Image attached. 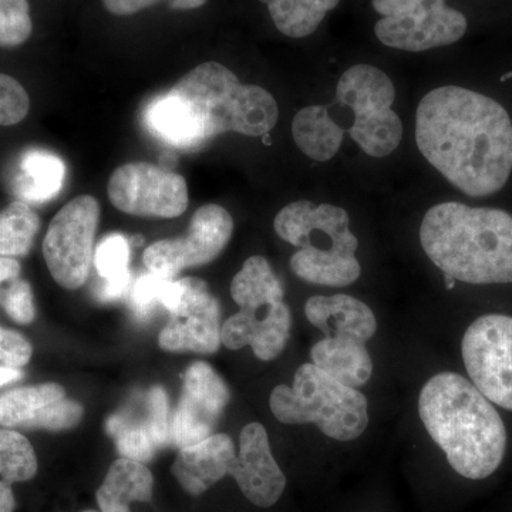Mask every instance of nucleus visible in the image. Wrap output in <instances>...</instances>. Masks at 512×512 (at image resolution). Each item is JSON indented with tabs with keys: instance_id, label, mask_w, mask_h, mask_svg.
<instances>
[{
	"instance_id": "obj_1",
	"label": "nucleus",
	"mask_w": 512,
	"mask_h": 512,
	"mask_svg": "<svg viewBox=\"0 0 512 512\" xmlns=\"http://www.w3.org/2000/svg\"><path fill=\"white\" fill-rule=\"evenodd\" d=\"M420 153L470 197H488L512 171V121L498 101L446 86L431 90L416 114Z\"/></svg>"
},
{
	"instance_id": "obj_2",
	"label": "nucleus",
	"mask_w": 512,
	"mask_h": 512,
	"mask_svg": "<svg viewBox=\"0 0 512 512\" xmlns=\"http://www.w3.org/2000/svg\"><path fill=\"white\" fill-rule=\"evenodd\" d=\"M278 117L271 93L242 84L228 67L215 62L192 69L144 110L148 131L178 150H194L225 133L262 137Z\"/></svg>"
},
{
	"instance_id": "obj_3",
	"label": "nucleus",
	"mask_w": 512,
	"mask_h": 512,
	"mask_svg": "<svg viewBox=\"0 0 512 512\" xmlns=\"http://www.w3.org/2000/svg\"><path fill=\"white\" fill-rule=\"evenodd\" d=\"M420 419L461 477L484 480L497 471L507 448L504 421L466 377L440 373L421 389Z\"/></svg>"
},
{
	"instance_id": "obj_4",
	"label": "nucleus",
	"mask_w": 512,
	"mask_h": 512,
	"mask_svg": "<svg viewBox=\"0 0 512 512\" xmlns=\"http://www.w3.org/2000/svg\"><path fill=\"white\" fill-rule=\"evenodd\" d=\"M426 255L444 276L471 285L512 284V215L461 202L434 205L420 225Z\"/></svg>"
},
{
	"instance_id": "obj_5",
	"label": "nucleus",
	"mask_w": 512,
	"mask_h": 512,
	"mask_svg": "<svg viewBox=\"0 0 512 512\" xmlns=\"http://www.w3.org/2000/svg\"><path fill=\"white\" fill-rule=\"evenodd\" d=\"M349 225L343 208L311 201L291 202L274 221L279 238L299 248L291 258L293 274L309 284L335 288L353 284L362 274L356 258L359 241Z\"/></svg>"
},
{
	"instance_id": "obj_6",
	"label": "nucleus",
	"mask_w": 512,
	"mask_h": 512,
	"mask_svg": "<svg viewBox=\"0 0 512 512\" xmlns=\"http://www.w3.org/2000/svg\"><path fill=\"white\" fill-rule=\"evenodd\" d=\"M272 413L285 424H315L338 441L359 439L369 424L367 399L313 365L296 370L292 386L275 387L269 399Z\"/></svg>"
},
{
	"instance_id": "obj_7",
	"label": "nucleus",
	"mask_w": 512,
	"mask_h": 512,
	"mask_svg": "<svg viewBox=\"0 0 512 512\" xmlns=\"http://www.w3.org/2000/svg\"><path fill=\"white\" fill-rule=\"evenodd\" d=\"M394 99L390 77L370 64H356L339 79L336 101L355 114L349 134L367 156H390L402 143L403 123L392 110Z\"/></svg>"
},
{
	"instance_id": "obj_8",
	"label": "nucleus",
	"mask_w": 512,
	"mask_h": 512,
	"mask_svg": "<svg viewBox=\"0 0 512 512\" xmlns=\"http://www.w3.org/2000/svg\"><path fill=\"white\" fill-rule=\"evenodd\" d=\"M383 16L375 33L383 45L406 52H426L453 45L464 36L467 19L446 0H372Z\"/></svg>"
},
{
	"instance_id": "obj_9",
	"label": "nucleus",
	"mask_w": 512,
	"mask_h": 512,
	"mask_svg": "<svg viewBox=\"0 0 512 512\" xmlns=\"http://www.w3.org/2000/svg\"><path fill=\"white\" fill-rule=\"evenodd\" d=\"M99 221V201L92 195H80L50 222L43 255L53 279L64 289L82 288L89 279Z\"/></svg>"
},
{
	"instance_id": "obj_10",
	"label": "nucleus",
	"mask_w": 512,
	"mask_h": 512,
	"mask_svg": "<svg viewBox=\"0 0 512 512\" xmlns=\"http://www.w3.org/2000/svg\"><path fill=\"white\" fill-rule=\"evenodd\" d=\"M164 308L170 312V320L158 336L161 349L201 355H211L220 349V302L202 279L173 281Z\"/></svg>"
},
{
	"instance_id": "obj_11",
	"label": "nucleus",
	"mask_w": 512,
	"mask_h": 512,
	"mask_svg": "<svg viewBox=\"0 0 512 512\" xmlns=\"http://www.w3.org/2000/svg\"><path fill=\"white\" fill-rule=\"evenodd\" d=\"M464 365L471 383L491 403L512 412V318L485 315L474 320L463 345Z\"/></svg>"
},
{
	"instance_id": "obj_12",
	"label": "nucleus",
	"mask_w": 512,
	"mask_h": 512,
	"mask_svg": "<svg viewBox=\"0 0 512 512\" xmlns=\"http://www.w3.org/2000/svg\"><path fill=\"white\" fill-rule=\"evenodd\" d=\"M111 204L136 217L177 218L190 202L184 177L150 163H128L111 174Z\"/></svg>"
},
{
	"instance_id": "obj_13",
	"label": "nucleus",
	"mask_w": 512,
	"mask_h": 512,
	"mask_svg": "<svg viewBox=\"0 0 512 512\" xmlns=\"http://www.w3.org/2000/svg\"><path fill=\"white\" fill-rule=\"evenodd\" d=\"M234 232V220L224 207L208 204L192 217L183 238L154 242L144 252V264L153 274L174 278L187 268L207 265L227 247Z\"/></svg>"
},
{
	"instance_id": "obj_14",
	"label": "nucleus",
	"mask_w": 512,
	"mask_h": 512,
	"mask_svg": "<svg viewBox=\"0 0 512 512\" xmlns=\"http://www.w3.org/2000/svg\"><path fill=\"white\" fill-rule=\"evenodd\" d=\"M228 402L227 384L208 363L188 367L180 403L171 420V444L184 448L208 439Z\"/></svg>"
},
{
	"instance_id": "obj_15",
	"label": "nucleus",
	"mask_w": 512,
	"mask_h": 512,
	"mask_svg": "<svg viewBox=\"0 0 512 512\" xmlns=\"http://www.w3.org/2000/svg\"><path fill=\"white\" fill-rule=\"evenodd\" d=\"M82 417V404L67 399L60 384H36L0 394V426L5 429L66 430Z\"/></svg>"
},
{
	"instance_id": "obj_16",
	"label": "nucleus",
	"mask_w": 512,
	"mask_h": 512,
	"mask_svg": "<svg viewBox=\"0 0 512 512\" xmlns=\"http://www.w3.org/2000/svg\"><path fill=\"white\" fill-rule=\"evenodd\" d=\"M229 476L256 507H272L284 494L286 477L272 456L268 433L261 423H249L242 429L239 453Z\"/></svg>"
},
{
	"instance_id": "obj_17",
	"label": "nucleus",
	"mask_w": 512,
	"mask_h": 512,
	"mask_svg": "<svg viewBox=\"0 0 512 512\" xmlns=\"http://www.w3.org/2000/svg\"><path fill=\"white\" fill-rule=\"evenodd\" d=\"M292 329V313L284 301L241 308L222 323L221 342L231 350L251 346L258 359L274 360L284 352Z\"/></svg>"
},
{
	"instance_id": "obj_18",
	"label": "nucleus",
	"mask_w": 512,
	"mask_h": 512,
	"mask_svg": "<svg viewBox=\"0 0 512 512\" xmlns=\"http://www.w3.org/2000/svg\"><path fill=\"white\" fill-rule=\"evenodd\" d=\"M235 458L237 450L231 437L212 434L201 443L180 448L171 471L188 494L201 495L231 474Z\"/></svg>"
},
{
	"instance_id": "obj_19",
	"label": "nucleus",
	"mask_w": 512,
	"mask_h": 512,
	"mask_svg": "<svg viewBox=\"0 0 512 512\" xmlns=\"http://www.w3.org/2000/svg\"><path fill=\"white\" fill-rule=\"evenodd\" d=\"M305 315L325 336H345L366 343L377 330L372 309L350 295L312 296L306 302Z\"/></svg>"
},
{
	"instance_id": "obj_20",
	"label": "nucleus",
	"mask_w": 512,
	"mask_h": 512,
	"mask_svg": "<svg viewBox=\"0 0 512 512\" xmlns=\"http://www.w3.org/2000/svg\"><path fill=\"white\" fill-rule=\"evenodd\" d=\"M313 365L346 386H365L373 373V362L365 343L345 336H325L311 350Z\"/></svg>"
},
{
	"instance_id": "obj_21",
	"label": "nucleus",
	"mask_w": 512,
	"mask_h": 512,
	"mask_svg": "<svg viewBox=\"0 0 512 512\" xmlns=\"http://www.w3.org/2000/svg\"><path fill=\"white\" fill-rule=\"evenodd\" d=\"M66 180V164L59 156L40 148L23 153L13 177V191L25 204H43L56 198Z\"/></svg>"
},
{
	"instance_id": "obj_22",
	"label": "nucleus",
	"mask_w": 512,
	"mask_h": 512,
	"mask_svg": "<svg viewBox=\"0 0 512 512\" xmlns=\"http://www.w3.org/2000/svg\"><path fill=\"white\" fill-rule=\"evenodd\" d=\"M153 487V474L146 464L121 457L111 464L97 490V504L101 512H130L131 503H150Z\"/></svg>"
},
{
	"instance_id": "obj_23",
	"label": "nucleus",
	"mask_w": 512,
	"mask_h": 512,
	"mask_svg": "<svg viewBox=\"0 0 512 512\" xmlns=\"http://www.w3.org/2000/svg\"><path fill=\"white\" fill-rule=\"evenodd\" d=\"M343 128L330 117L326 106L299 110L292 121L296 146L313 161L325 163L338 154L343 143Z\"/></svg>"
},
{
	"instance_id": "obj_24",
	"label": "nucleus",
	"mask_w": 512,
	"mask_h": 512,
	"mask_svg": "<svg viewBox=\"0 0 512 512\" xmlns=\"http://www.w3.org/2000/svg\"><path fill=\"white\" fill-rule=\"evenodd\" d=\"M37 473V457L32 444L18 431L0 430V512L16 508L13 484L32 480Z\"/></svg>"
},
{
	"instance_id": "obj_25",
	"label": "nucleus",
	"mask_w": 512,
	"mask_h": 512,
	"mask_svg": "<svg viewBox=\"0 0 512 512\" xmlns=\"http://www.w3.org/2000/svg\"><path fill=\"white\" fill-rule=\"evenodd\" d=\"M231 296L239 308H254L284 301L285 291L264 256H251L232 279Z\"/></svg>"
},
{
	"instance_id": "obj_26",
	"label": "nucleus",
	"mask_w": 512,
	"mask_h": 512,
	"mask_svg": "<svg viewBox=\"0 0 512 512\" xmlns=\"http://www.w3.org/2000/svg\"><path fill=\"white\" fill-rule=\"evenodd\" d=\"M94 264L103 279L99 296L101 301H117L126 295L131 284L130 245L127 238L120 234H110L97 245Z\"/></svg>"
},
{
	"instance_id": "obj_27",
	"label": "nucleus",
	"mask_w": 512,
	"mask_h": 512,
	"mask_svg": "<svg viewBox=\"0 0 512 512\" xmlns=\"http://www.w3.org/2000/svg\"><path fill=\"white\" fill-rule=\"evenodd\" d=\"M276 28L293 39L311 36L340 0H264Z\"/></svg>"
},
{
	"instance_id": "obj_28",
	"label": "nucleus",
	"mask_w": 512,
	"mask_h": 512,
	"mask_svg": "<svg viewBox=\"0 0 512 512\" xmlns=\"http://www.w3.org/2000/svg\"><path fill=\"white\" fill-rule=\"evenodd\" d=\"M39 228V217L28 204L12 202L0 212V256L28 255Z\"/></svg>"
},
{
	"instance_id": "obj_29",
	"label": "nucleus",
	"mask_w": 512,
	"mask_h": 512,
	"mask_svg": "<svg viewBox=\"0 0 512 512\" xmlns=\"http://www.w3.org/2000/svg\"><path fill=\"white\" fill-rule=\"evenodd\" d=\"M106 427L110 436L116 440L117 451L123 458L146 464L160 450L146 417L144 420H134L124 414H116L107 420Z\"/></svg>"
},
{
	"instance_id": "obj_30",
	"label": "nucleus",
	"mask_w": 512,
	"mask_h": 512,
	"mask_svg": "<svg viewBox=\"0 0 512 512\" xmlns=\"http://www.w3.org/2000/svg\"><path fill=\"white\" fill-rule=\"evenodd\" d=\"M29 0H0V47H18L32 35Z\"/></svg>"
},
{
	"instance_id": "obj_31",
	"label": "nucleus",
	"mask_w": 512,
	"mask_h": 512,
	"mask_svg": "<svg viewBox=\"0 0 512 512\" xmlns=\"http://www.w3.org/2000/svg\"><path fill=\"white\" fill-rule=\"evenodd\" d=\"M173 281V278H165L150 271L138 276L130 295V306L134 315L146 319L157 311L158 306L164 308L165 296L168 295Z\"/></svg>"
},
{
	"instance_id": "obj_32",
	"label": "nucleus",
	"mask_w": 512,
	"mask_h": 512,
	"mask_svg": "<svg viewBox=\"0 0 512 512\" xmlns=\"http://www.w3.org/2000/svg\"><path fill=\"white\" fill-rule=\"evenodd\" d=\"M30 100L25 87L0 73V126H13L28 116Z\"/></svg>"
},
{
	"instance_id": "obj_33",
	"label": "nucleus",
	"mask_w": 512,
	"mask_h": 512,
	"mask_svg": "<svg viewBox=\"0 0 512 512\" xmlns=\"http://www.w3.org/2000/svg\"><path fill=\"white\" fill-rule=\"evenodd\" d=\"M146 420L158 448L171 444V421L167 393L161 387H153L147 394Z\"/></svg>"
},
{
	"instance_id": "obj_34",
	"label": "nucleus",
	"mask_w": 512,
	"mask_h": 512,
	"mask_svg": "<svg viewBox=\"0 0 512 512\" xmlns=\"http://www.w3.org/2000/svg\"><path fill=\"white\" fill-rule=\"evenodd\" d=\"M3 308L15 322L28 325L36 316L33 292L29 282L16 279L2 296Z\"/></svg>"
},
{
	"instance_id": "obj_35",
	"label": "nucleus",
	"mask_w": 512,
	"mask_h": 512,
	"mask_svg": "<svg viewBox=\"0 0 512 512\" xmlns=\"http://www.w3.org/2000/svg\"><path fill=\"white\" fill-rule=\"evenodd\" d=\"M32 352V345L25 336L0 326V362L3 365L13 367L28 365Z\"/></svg>"
},
{
	"instance_id": "obj_36",
	"label": "nucleus",
	"mask_w": 512,
	"mask_h": 512,
	"mask_svg": "<svg viewBox=\"0 0 512 512\" xmlns=\"http://www.w3.org/2000/svg\"><path fill=\"white\" fill-rule=\"evenodd\" d=\"M160 3H165L174 10H192L204 6L207 0H103L104 8L116 16L134 15Z\"/></svg>"
},
{
	"instance_id": "obj_37",
	"label": "nucleus",
	"mask_w": 512,
	"mask_h": 512,
	"mask_svg": "<svg viewBox=\"0 0 512 512\" xmlns=\"http://www.w3.org/2000/svg\"><path fill=\"white\" fill-rule=\"evenodd\" d=\"M22 266L16 259L9 258V256H0V285L6 282H15L19 278ZM2 302V296H0Z\"/></svg>"
},
{
	"instance_id": "obj_38",
	"label": "nucleus",
	"mask_w": 512,
	"mask_h": 512,
	"mask_svg": "<svg viewBox=\"0 0 512 512\" xmlns=\"http://www.w3.org/2000/svg\"><path fill=\"white\" fill-rule=\"evenodd\" d=\"M22 375L23 373L20 372L19 367L0 366V387L16 382Z\"/></svg>"
},
{
	"instance_id": "obj_39",
	"label": "nucleus",
	"mask_w": 512,
	"mask_h": 512,
	"mask_svg": "<svg viewBox=\"0 0 512 512\" xmlns=\"http://www.w3.org/2000/svg\"><path fill=\"white\" fill-rule=\"evenodd\" d=\"M83 512H99V511L87 510V511H83Z\"/></svg>"
}]
</instances>
